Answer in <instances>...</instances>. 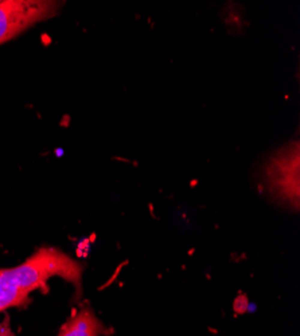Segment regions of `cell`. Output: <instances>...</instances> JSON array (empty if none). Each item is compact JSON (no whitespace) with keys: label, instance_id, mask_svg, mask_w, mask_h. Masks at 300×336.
<instances>
[{"label":"cell","instance_id":"obj_1","mask_svg":"<svg viewBox=\"0 0 300 336\" xmlns=\"http://www.w3.org/2000/svg\"><path fill=\"white\" fill-rule=\"evenodd\" d=\"M52 277L80 288L82 266L61 250L44 248L20 265L0 269V312L24 304L30 294L44 288Z\"/></svg>","mask_w":300,"mask_h":336},{"label":"cell","instance_id":"obj_2","mask_svg":"<svg viewBox=\"0 0 300 336\" xmlns=\"http://www.w3.org/2000/svg\"><path fill=\"white\" fill-rule=\"evenodd\" d=\"M62 3L51 0L0 1V44L19 37L37 23L57 15Z\"/></svg>","mask_w":300,"mask_h":336},{"label":"cell","instance_id":"obj_3","mask_svg":"<svg viewBox=\"0 0 300 336\" xmlns=\"http://www.w3.org/2000/svg\"><path fill=\"white\" fill-rule=\"evenodd\" d=\"M299 175L300 151L299 143L296 141L274 155L266 168L269 188L277 198L288 202L295 209L299 207Z\"/></svg>","mask_w":300,"mask_h":336},{"label":"cell","instance_id":"obj_4","mask_svg":"<svg viewBox=\"0 0 300 336\" xmlns=\"http://www.w3.org/2000/svg\"><path fill=\"white\" fill-rule=\"evenodd\" d=\"M108 334L109 329L97 319L93 309L85 305L63 324L57 336H101Z\"/></svg>","mask_w":300,"mask_h":336}]
</instances>
